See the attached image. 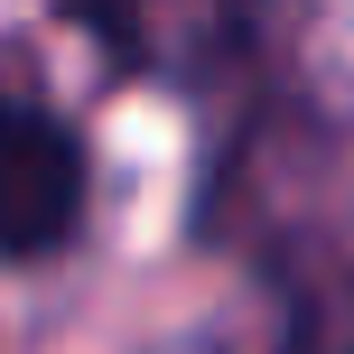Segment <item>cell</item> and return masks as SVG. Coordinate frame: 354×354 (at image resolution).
<instances>
[{"label": "cell", "mask_w": 354, "mask_h": 354, "mask_svg": "<svg viewBox=\"0 0 354 354\" xmlns=\"http://www.w3.org/2000/svg\"><path fill=\"white\" fill-rule=\"evenodd\" d=\"M122 75L159 84H224L252 56L261 0H56Z\"/></svg>", "instance_id": "6da1fadb"}, {"label": "cell", "mask_w": 354, "mask_h": 354, "mask_svg": "<svg viewBox=\"0 0 354 354\" xmlns=\"http://www.w3.org/2000/svg\"><path fill=\"white\" fill-rule=\"evenodd\" d=\"M84 214V149L37 93L0 84V261H47Z\"/></svg>", "instance_id": "7a4b0ae2"}, {"label": "cell", "mask_w": 354, "mask_h": 354, "mask_svg": "<svg viewBox=\"0 0 354 354\" xmlns=\"http://www.w3.org/2000/svg\"><path fill=\"white\" fill-rule=\"evenodd\" d=\"M336 354H354V317H345V336H336Z\"/></svg>", "instance_id": "3957f363"}]
</instances>
